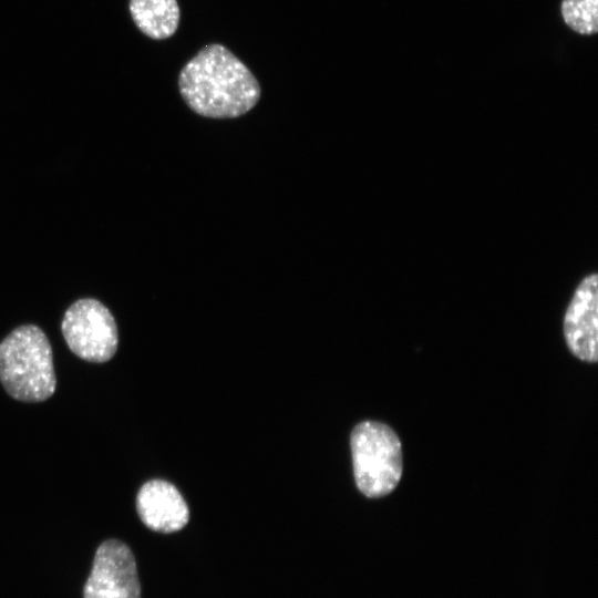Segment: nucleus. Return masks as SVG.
Returning a JSON list of instances; mask_svg holds the SVG:
<instances>
[{"mask_svg": "<svg viewBox=\"0 0 598 598\" xmlns=\"http://www.w3.org/2000/svg\"><path fill=\"white\" fill-rule=\"evenodd\" d=\"M0 383L12 399L25 403L43 402L54 394L53 352L40 327L20 326L0 342Z\"/></svg>", "mask_w": 598, "mask_h": 598, "instance_id": "obj_2", "label": "nucleus"}, {"mask_svg": "<svg viewBox=\"0 0 598 598\" xmlns=\"http://www.w3.org/2000/svg\"><path fill=\"white\" fill-rule=\"evenodd\" d=\"M597 275L586 276L576 288L564 318V336L569 350L582 361L598 359Z\"/></svg>", "mask_w": 598, "mask_h": 598, "instance_id": "obj_6", "label": "nucleus"}, {"mask_svg": "<svg viewBox=\"0 0 598 598\" xmlns=\"http://www.w3.org/2000/svg\"><path fill=\"white\" fill-rule=\"evenodd\" d=\"M136 511L142 523L158 533L181 530L189 519L184 497L164 480H151L141 486L136 495Z\"/></svg>", "mask_w": 598, "mask_h": 598, "instance_id": "obj_7", "label": "nucleus"}, {"mask_svg": "<svg viewBox=\"0 0 598 598\" xmlns=\"http://www.w3.org/2000/svg\"><path fill=\"white\" fill-rule=\"evenodd\" d=\"M61 331L69 349L87 362H106L117 350L115 319L110 309L96 299L74 301L64 312Z\"/></svg>", "mask_w": 598, "mask_h": 598, "instance_id": "obj_4", "label": "nucleus"}, {"mask_svg": "<svg viewBox=\"0 0 598 598\" xmlns=\"http://www.w3.org/2000/svg\"><path fill=\"white\" fill-rule=\"evenodd\" d=\"M178 87L195 113L212 118H234L249 112L260 99L251 71L226 47H204L182 69Z\"/></svg>", "mask_w": 598, "mask_h": 598, "instance_id": "obj_1", "label": "nucleus"}, {"mask_svg": "<svg viewBox=\"0 0 598 598\" xmlns=\"http://www.w3.org/2000/svg\"><path fill=\"white\" fill-rule=\"evenodd\" d=\"M84 598H141L137 566L131 548L107 539L96 549Z\"/></svg>", "mask_w": 598, "mask_h": 598, "instance_id": "obj_5", "label": "nucleus"}, {"mask_svg": "<svg viewBox=\"0 0 598 598\" xmlns=\"http://www.w3.org/2000/svg\"><path fill=\"white\" fill-rule=\"evenodd\" d=\"M561 14L577 33L589 35L598 30V0H563Z\"/></svg>", "mask_w": 598, "mask_h": 598, "instance_id": "obj_9", "label": "nucleus"}, {"mask_svg": "<svg viewBox=\"0 0 598 598\" xmlns=\"http://www.w3.org/2000/svg\"><path fill=\"white\" fill-rule=\"evenodd\" d=\"M131 17L142 33L155 40L172 37L179 24L176 0H130Z\"/></svg>", "mask_w": 598, "mask_h": 598, "instance_id": "obj_8", "label": "nucleus"}, {"mask_svg": "<svg viewBox=\"0 0 598 598\" xmlns=\"http://www.w3.org/2000/svg\"><path fill=\"white\" fill-rule=\"evenodd\" d=\"M357 487L368 497L390 494L402 475V448L395 432L377 421L355 425L350 437Z\"/></svg>", "mask_w": 598, "mask_h": 598, "instance_id": "obj_3", "label": "nucleus"}]
</instances>
